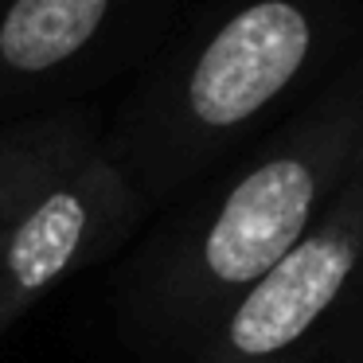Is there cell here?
Listing matches in <instances>:
<instances>
[{
	"label": "cell",
	"instance_id": "cell-1",
	"mask_svg": "<svg viewBox=\"0 0 363 363\" xmlns=\"http://www.w3.org/2000/svg\"><path fill=\"white\" fill-rule=\"evenodd\" d=\"M363 157V40L340 71L129 266L125 316L188 359L230 305L301 242Z\"/></svg>",
	"mask_w": 363,
	"mask_h": 363
},
{
	"label": "cell",
	"instance_id": "cell-2",
	"mask_svg": "<svg viewBox=\"0 0 363 363\" xmlns=\"http://www.w3.org/2000/svg\"><path fill=\"white\" fill-rule=\"evenodd\" d=\"M363 40V0H211L125 102L110 145L149 207L176 199Z\"/></svg>",
	"mask_w": 363,
	"mask_h": 363
},
{
	"label": "cell",
	"instance_id": "cell-3",
	"mask_svg": "<svg viewBox=\"0 0 363 363\" xmlns=\"http://www.w3.org/2000/svg\"><path fill=\"white\" fill-rule=\"evenodd\" d=\"M363 293V157L324 215L277 258L188 363H316Z\"/></svg>",
	"mask_w": 363,
	"mask_h": 363
},
{
	"label": "cell",
	"instance_id": "cell-4",
	"mask_svg": "<svg viewBox=\"0 0 363 363\" xmlns=\"http://www.w3.org/2000/svg\"><path fill=\"white\" fill-rule=\"evenodd\" d=\"M145 211L149 203L118 160L90 145L0 246V332L71 274L129 242Z\"/></svg>",
	"mask_w": 363,
	"mask_h": 363
},
{
	"label": "cell",
	"instance_id": "cell-5",
	"mask_svg": "<svg viewBox=\"0 0 363 363\" xmlns=\"http://www.w3.org/2000/svg\"><path fill=\"white\" fill-rule=\"evenodd\" d=\"M172 0H0V98L71 86Z\"/></svg>",
	"mask_w": 363,
	"mask_h": 363
},
{
	"label": "cell",
	"instance_id": "cell-6",
	"mask_svg": "<svg viewBox=\"0 0 363 363\" xmlns=\"http://www.w3.org/2000/svg\"><path fill=\"white\" fill-rule=\"evenodd\" d=\"M90 145L94 133L82 113H48L0 129V246Z\"/></svg>",
	"mask_w": 363,
	"mask_h": 363
},
{
	"label": "cell",
	"instance_id": "cell-7",
	"mask_svg": "<svg viewBox=\"0 0 363 363\" xmlns=\"http://www.w3.org/2000/svg\"><path fill=\"white\" fill-rule=\"evenodd\" d=\"M316 363H363V293L355 297V305L344 313L340 328L332 332L328 347L320 352Z\"/></svg>",
	"mask_w": 363,
	"mask_h": 363
}]
</instances>
